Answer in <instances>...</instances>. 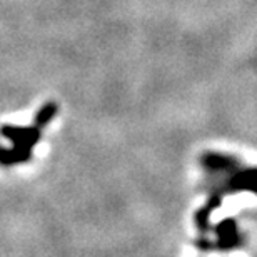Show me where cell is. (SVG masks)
Here are the masks:
<instances>
[{
    "instance_id": "cell-1",
    "label": "cell",
    "mask_w": 257,
    "mask_h": 257,
    "mask_svg": "<svg viewBox=\"0 0 257 257\" xmlns=\"http://www.w3.org/2000/svg\"><path fill=\"white\" fill-rule=\"evenodd\" d=\"M55 112H57V105H55V104H47V105H44L42 109H40L39 114H37V124H39V125L47 124V122L54 117Z\"/></svg>"
}]
</instances>
